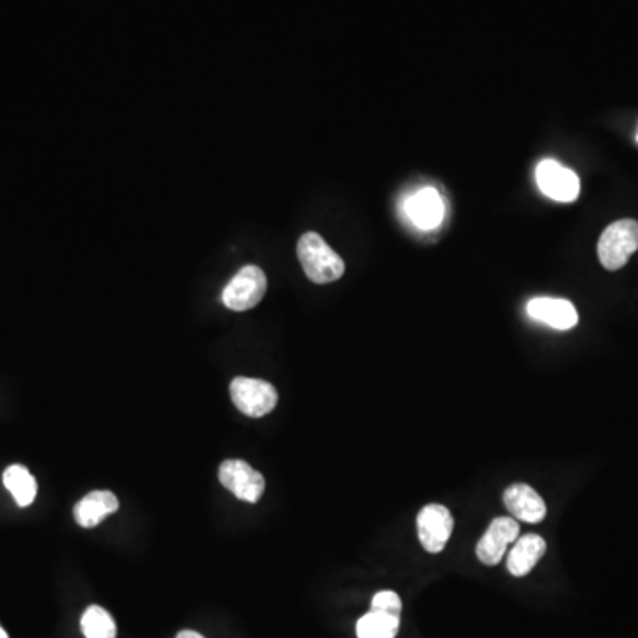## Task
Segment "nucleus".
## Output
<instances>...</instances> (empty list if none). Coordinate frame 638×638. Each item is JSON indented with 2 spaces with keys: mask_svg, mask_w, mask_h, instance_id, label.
Returning a JSON list of instances; mask_svg holds the SVG:
<instances>
[{
  "mask_svg": "<svg viewBox=\"0 0 638 638\" xmlns=\"http://www.w3.org/2000/svg\"><path fill=\"white\" fill-rule=\"evenodd\" d=\"M0 638H9L8 633L0 628Z\"/></svg>",
  "mask_w": 638,
  "mask_h": 638,
  "instance_id": "obj_19",
  "label": "nucleus"
},
{
  "mask_svg": "<svg viewBox=\"0 0 638 638\" xmlns=\"http://www.w3.org/2000/svg\"><path fill=\"white\" fill-rule=\"evenodd\" d=\"M234 406L247 417H265L273 412V408L279 403V394L272 383L238 376L229 387Z\"/></svg>",
  "mask_w": 638,
  "mask_h": 638,
  "instance_id": "obj_3",
  "label": "nucleus"
},
{
  "mask_svg": "<svg viewBox=\"0 0 638 638\" xmlns=\"http://www.w3.org/2000/svg\"><path fill=\"white\" fill-rule=\"evenodd\" d=\"M520 537L518 520L511 516H498L490 523L484 536L479 539L475 553L477 559L486 566H497L507 553V546L513 545Z\"/></svg>",
  "mask_w": 638,
  "mask_h": 638,
  "instance_id": "obj_8",
  "label": "nucleus"
},
{
  "mask_svg": "<svg viewBox=\"0 0 638 638\" xmlns=\"http://www.w3.org/2000/svg\"><path fill=\"white\" fill-rule=\"evenodd\" d=\"M638 250V222L631 218L617 220L603 231L598 242L601 265L610 272L621 270Z\"/></svg>",
  "mask_w": 638,
  "mask_h": 638,
  "instance_id": "obj_2",
  "label": "nucleus"
},
{
  "mask_svg": "<svg viewBox=\"0 0 638 638\" xmlns=\"http://www.w3.org/2000/svg\"><path fill=\"white\" fill-rule=\"evenodd\" d=\"M82 633L86 638H116L117 628L112 615L105 608L93 605L82 615Z\"/></svg>",
  "mask_w": 638,
  "mask_h": 638,
  "instance_id": "obj_16",
  "label": "nucleus"
},
{
  "mask_svg": "<svg viewBox=\"0 0 638 638\" xmlns=\"http://www.w3.org/2000/svg\"><path fill=\"white\" fill-rule=\"evenodd\" d=\"M546 553V541L537 534H527L514 541L507 553V569L513 576H527Z\"/></svg>",
  "mask_w": 638,
  "mask_h": 638,
  "instance_id": "obj_13",
  "label": "nucleus"
},
{
  "mask_svg": "<svg viewBox=\"0 0 638 638\" xmlns=\"http://www.w3.org/2000/svg\"><path fill=\"white\" fill-rule=\"evenodd\" d=\"M119 509V500L112 491L96 490L87 493L73 509V516L80 527L93 529Z\"/></svg>",
  "mask_w": 638,
  "mask_h": 638,
  "instance_id": "obj_12",
  "label": "nucleus"
},
{
  "mask_svg": "<svg viewBox=\"0 0 638 638\" xmlns=\"http://www.w3.org/2000/svg\"><path fill=\"white\" fill-rule=\"evenodd\" d=\"M406 213L421 229H435L444 220V201L435 188H422L406 201Z\"/></svg>",
  "mask_w": 638,
  "mask_h": 638,
  "instance_id": "obj_11",
  "label": "nucleus"
},
{
  "mask_svg": "<svg viewBox=\"0 0 638 638\" xmlns=\"http://www.w3.org/2000/svg\"><path fill=\"white\" fill-rule=\"evenodd\" d=\"M504 504L518 522L541 523L546 518L545 500L529 484H511L504 491Z\"/></svg>",
  "mask_w": 638,
  "mask_h": 638,
  "instance_id": "obj_10",
  "label": "nucleus"
},
{
  "mask_svg": "<svg viewBox=\"0 0 638 638\" xmlns=\"http://www.w3.org/2000/svg\"><path fill=\"white\" fill-rule=\"evenodd\" d=\"M399 633V617L369 610L357 623L358 638H396Z\"/></svg>",
  "mask_w": 638,
  "mask_h": 638,
  "instance_id": "obj_15",
  "label": "nucleus"
},
{
  "mask_svg": "<svg viewBox=\"0 0 638 638\" xmlns=\"http://www.w3.org/2000/svg\"><path fill=\"white\" fill-rule=\"evenodd\" d=\"M218 479L226 490L234 497L256 504L265 493V477L256 468L250 467L247 461L227 460L220 465Z\"/></svg>",
  "mask_w": 638,
  "mask_h": 638,
  "instance_id": "obj_5",
  "label": "nucleus"
},
{
  "mask_svg": "<svg viewBox=\"0 0 638 638\" xmlns=\"http://www.w3.org/2000/svg\"><path fill=\"white\" fill-rule=\"evenodd\" d=\"M454 530L451 511L440 504L422 507L417 516V534L422 548L428 553L444 552Z\"/></svg>",
  "mask_w": 638,
  "mask_h": 638,
  "instance_id": "obj_6",
  "label": "nucleus"
},
{
  "mask_svg": "<svg viewBox=\"0 0 638 638\" xmlns=\"http://www.w3.org/2000/svg\"><path fill=\"white\" fill-rule=\"evenodd\" d=\"M637 141H638V135H637Z\"/></svg>",
  "mask_w": 638,
  "mask_h": 638,
  "instance_id": "obj_20",
  "label": "nucleus"
},
{
  "mask_svg": "<svg viewBox=\"0 0 638 638\" xmlns=\"http://www.w3.org/2000/svg\"><path fill=\"white\" fill-rule=\"evenodd\" d=\"M527 316L555 330H571L578 325L575 305L564 298L537 296L527 304Z\"/></svg>",
  "mask_w": 638,
  "mask_h": 638,
  "instance_id": "obj_9",
  "label": "nucleus"
},
{
  "mask_svg": "<svg viewBox=\"0 0 638 638\" xmlns=\"http://www.w3.org/2000/svg\"><path fill=\"white\" fill-rule=\"evenodd\" d=\"M371 610L401 617L403 603H401V598H399V594H396V592L382 591L378 592V594H374L373 601H371Z\"/></svg>",
  "mask_w": 638,
  "mask_h": 638,
  "instance_id": "obj_17",
  "label": "nucleus"
},
{
  "mask_svg": "<svg viewBox=\"0 0 638 638\" xmlns=\"http://www.w3.org/2000/svg\"><path fill=\"white\" fill-rule=\"evenodd\" d=\"M539 190L559 203H573L580 194V179L557 160H543L536 169Z\"/></svg>",
  "mask_w": 638,
  "mask_h": 638,
  "instance_id": "obj_7",
  "label": "nucleus"
},
{
  "mask_svg": "<svg viewBox=\"0 0 638 638\" xmlns=\"http://www.w3.org/2000/svg\"><path fill=\"white\" fill-rule=\"evenodd\" d=\"M4 486L11 491V495L20 507L31 506L38 493V484L31 472L22 465H13L4 472Z\"/></svg>",
  "mask_w": 638,
  "mask_h": 638,
  "instance_id": "obj_14",
  "label": "nucleus"
},
{
  "mask_svg": "<svg viewBox=\"0 0 638 638\" xmlns=\"http://www.w3.org/2000/svg\"><path fill=\"white\" fill-rule=\"evenodd\" d=\"M296 254L305 275L314 284H330L344 275L343 257L339 256L318 233H305L298 240Z\"/></svg>",
  "mask_w": 638,
  "mask_h": 638,
  "instance_id": "obj_1",
  "label": "nucleus"
},
{
  "mask_svg": "<svg viewBox=\"0 0 638 638\" xmlns=\"http://www.w3.org/2000/svg\"><path fill=\"white\" fill-rule=\"evenodd\" d=\"M266 288L268 281L259 266H243L222 291V302L231 311H249L263 300Z\"/></svg>",
  "mask_w": 638,
  "mask_h": 638,
  "instance_id": "obj_4",
  "label": "nucleus"
},
{
  "mask_svg": "<svg viewBox=\"0 0 638 638\" xmlns=\"http://www.w3.org/2000/svg\"><path fill=\"white\" fill-rule=\"evenodd\" d=\"M176 638H204L201 633H197V631L192 630H183L179 631L178 637Z\"/></svg>",
  "mask_w": 638,
  "mask_h": 638,
  "instance_id": "obj_18",
  "label": "nucleus"
}]
</instances>
